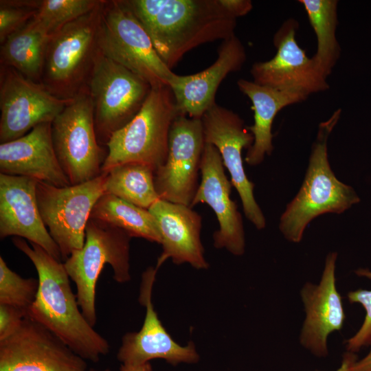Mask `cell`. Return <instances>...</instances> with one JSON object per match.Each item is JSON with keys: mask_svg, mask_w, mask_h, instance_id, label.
I'll return each instance as SVG.
<instances>
[{"mask_svg": "<svg viewBox=\"0 0 371 371\" xmlns=\"http://www.w3.org/2000/svg\"><path fill=\"white\" fill-rule=\"evenodd\" d=\"M0 371H87L86 360L45 326L25 317L0 340Z\"/></svg>", "mask_w": 371, "mask_h": 371, "instance_id": "cell-15", "label": "cell"}, {"mask_svg": "<svg viewBox=\"0 0 371 371\" xmlns=\"http://www.w3.org/2000/svg\"><path fill=\"white\" fill-rule=\"evenodd\" d=\"M38 289V279L21 277L0 256V304L10 305L27 313L36 297Z\"/></svg>", "mask_w": 371, "mask_h": 371, "instance_id": "cell-29", "label": "cell"}, {"mask_svg": "<svg viewBox=\"0 0 371 371\" xmlns=\"http://www.w3.org/2000/svg\"><path fill=\"white\" fill-rule=\"evenodd\" d=\"M12 243L32 261L38 274V293L27 317L45 326L85 360L99 361L109 353V344L82 314L64 264L41 247L30 246L22 238H14Z\"/></svg>", "mask_w": 371, "mask_h": 371, "instance_id": "cell-2", "label": "cell"}, {"mask_svg": "<svg viewBox=\"0 0 371 371\" xmlns=\"http://www.w3.org/2000/svg\"><path fill=\"white\" fill-rule=\"evenodd\" d=\"M303 5L317 38L313 58L328 78L340 57L336 37L338 24L337 0H299Z\"/></svg>", "mask_w": 371, "mask_h": 371, "instance_id": "cell-26", "label": "cell"}, {"mask_svg": "<svg viewBox=\"0 0 371 371\" xmlns=\"http://www.w3.org/2000/svg\"><path fill=\"white\" fill-rule=\"evenodd\" d=\"M205 144L201 120L179 115L170 128L167 159L155 171L160 199L190 207L199 187Z\"/></svg>", "mask_w": 371, "mask_h": 371, "instance_id": "cell-11", "label": "cell"}, {"mask_svg": "<svg viewBox=\"0 0 371 371\" xmlns=\"http://www.w3.org/2000/svg\"><path fill=\"white\" fill-rule=\"evenodd\" d=\"M51 133L56 155L71 185L89 181L102 173L107 150L97 139L87 87L54 119Z\"/></svg>", "mask_w": 371, "mask_h": 371, "instance_id": "cell-9", "label": "cell"}, {"mask_svg": "<svg viewBox=\"0 0 371 371\" xmlns=\"http://www.w3.org/2000/svg\"><path fill=\"white\" fill-rule=\"evenodd\" d=\"M107 172L76 185L56 187L37 181L36 193L42 220L59 248L62 260L82 247L91 211L105 193Z\"/></svg>", "mask_w": 371, "mask_h": 371, "instance_id": "cell-10", "label": "cell"}, {"mask_svg": "<svg viewBox=\"0 0 371 371\" xmlns=\"http://www.w3.org/2000/svg\"><path fill=\"white\" fill-rule=\"evenodd\" d=\"M101 0H41L31 21L51 36L95 8Z\"/></svg>", "mask_w": 371, "mask_h": 371, "instance_id": "cell-28", "label": "cell"}, {"mask_svg": "<svg viewBox=\"0 0 371 371\" xmlns=\"http://www.w3.org/2000/svg\"><path fill=\"white\" fill-rule=\"evenodd\" d=\"M200 168L201 181L190 207L198 203L208 205L219 225L213 234L214 246L241 256L245 250L243 218L236 202L230 198L232 184L225 173L221 156L214 146L205 143Z\"/></svg>", "mask_w": 371, "mask_h": 371, "instance_id": "cell-17", "label": "cell"}, {"mask_svg": "<svg viewBox=\"0 0 371 371\" xmlns=\"http://www.w3.org/2000/svg\"><path fill=\"white\" fill-rule=\"evenodd\" d=\"M337 252L329 253L319 284L306 282L300 291L305 319L300 335L301 345L317 357L328 355L329 335L341 330L346 315L336 286Z\"/></svg>", "mask_w": 371, "mask_h": 371, "instance_id": "cell-18", "label": "cell"}, {"mask_svg": "<svg viewBox=\"0 0 371 371\" xmlns=\"http://www.w3.org/2000/svg\"><path fill=\"white\" fill-rule=\"evenodd\" d=\"M71 99L58 98L42 84L0 65V142L16 139L36 126L52 122Z\"/></svg>", "mask_w": 371, "mask_h": 371, "instance_id": "cell-12", "label": "cell"}, {"mask_svg": "<svg viewBox=\"0 0 371 371\" xmlns=\"http://www.w3.org/2000/svg\"><path fill=\"white\" fill-rule=\"evenodd\" d=\"M340 115L339 109L319 124L303 183L280 216L279 229L289 242L300 243L317 216L343 213L360 201L355 190L336 177L328 158V139Z\"/></svg>", "mask_w": 371, "mask_h": 371, "instance_id": "cell-3", "label": "cell"}, {"mask_svg": "<svg viewBox=\"0 0 371 371\" xmlns=\"http://www.w3.org/2000/svg\"><path fill=\"white\" fill-rule=\"evenodd\" d=\"M355 273L371 280V271L368 269H359L355 271ZM348 299L350 303L360 304L366 311L361 327L346 342V351L356 353L362 348L370 346L371 342V290L351 291L348 293Z\"/></svg>", "mask_w": 371, "mask_h": 371, "instance_id": "cell-31", "label": "cell"}, {"mask_svg": "<svg viewBox=\"0 0 371 371\" xmlns=\"http://www.w3.org/2000/svg\"><path fill=\"white\" fill-rule=\"evenodd\" d=\"M36 183L32 178L0 173V238H25L61 261L59 248L40 214Z\"/></svg>", "mask_w": 371, "mask_h": 371, "instance_id": "cell-19", "label": "cell"}, {"mask_svg": "<svg viewBox=\"0 0 371 371\" xmlns=\"http://www.w3.org/2000/svg\"><path fill=\"white\" fill-rule=\"evenodd\" d=\"M172 70L192 49L235 35L236 18L220 0H122Z\"/></svg>", "mask_w": 371, "mask_h": 371, "instance_id": "cell-1", "label": "cell"}, {"mask_svg": "<svg viewBox=\"0 0 371 371\" xmlns=\"http://www.w3.org/2000/svg\"><path fill=\"white\" fill-rule=\"evenodd\" d=\"M298 25L293 18L281 25L273 39L276 55L251 66L250 73L255 83L308 96L328 89L327 77L313 56L308 57L296 41Z\"/></svg>", "mask_w": 371, "mask_h": 371, "instance_id": "cell-14", "label": "cell"}, {"mask_svg": "<svg viewBox=\"0 0 371 371\" xmlns=\"http://www.w3.org/2000/svg\"><path fill=\"white\" fill-rule=\"evenodd\" d=\"M120 371H153V368L150 362L139 365L122 364Z\"/></svg>", "mask_w": 371, "mask_h": 371, "instance_id": "cell-36", "label": "cell"}, {"mask_svg": "<svg viewBox=\"0 0 371 371\" xmlns=\"http://www.w3.org/2000/svg\"><path fill=\"white\" fill-rule=\"evenodd\" d=\"M103 1L49 36L41 84L58 98L73 99L87 87L100 52Z\"/></svg>", "mask_w": 371, "mask_h": 371, "instance_id": "cell-5", "label": "cell"}, {"mask_svg": "<svg viewBox=\"0 0 371 371\" xmlns=\"http://www.w3.org/2000/svg\"><path fill=\"white\" fill-rule=\"evenodd\" d=\"M52 123L40 124L25 135L0 144L1 173L26 177L56 187L71 185L53 146Z\"/></svg>", "mask_w": 371, "mask_h": 371, "instance_id": "cell-22", "label": "cell"}, {"mask_svg": "<svg viewBox=\"0 0 371 371\" xmlns=\"http://www.w3.org/2000/svg\"><path fill=\"white\" fill-rule=\"evenodd\" d=\"M90 218L119 228L131 237L161 244L157 222L147 209L104 193L95 204Z\"/></svg>", "mask_w": 371, "mask_h": 371, "instance_id": "cell-24", "label": "cell"}, {"mask_svg": "<svg viewBox=\"0 0 371 371\" xmlns=\"http://www.w3.org/2000/svg\"><path fill=\"white\" fill-rule=\"evenodd\" d=\"M87 87L93 104L97 139L102 146H106L111 136L135 117L151 89L148 82L100 50Z\"/></svg>", "mask_w": 371, "mask_h": 371, "instance_id": "cell-8", "label": "cell"}, {"mask_svg": "<svg viewBox=\"0 0 371 371\" xmlns=\"http://www.w3.org/2000/svg\"><path fill=\"white\" fill-rule=\"evenodd\" d=\"M41 0L0 1V43L25 26L34 16Z\"/></svg>", "mask_w": 371, "mask_h": 371, "instance_id": "cell-30", "label": "cell"}, {"mask_svg": "<svg viewBox=\"0 0 371 371\" xmlns=\"http://www.w3.org/2000/svg\"><path fill=\"white\" fill-rule=\"evenodd\" d=\"M27 313L16 307L0 304V340H3L12 333L21 325Z\"/></svg>", "mask_w": 371, "mask_h": 371, "instance_id": "cell-32", "label": "cell"}, {"mask_svg": "<svg viewBox=\"0 0 371 371\" xmlns=\"http://www.w3.org/2000/svg\"><path fill=\"white\" fill-rule=\"evenodd\" d=\"M49 35L30 21L1 44L0 65L10 67L41 83Z\"/></svg>", "mask_w": 371, "mask_h": 371, "instance_id": "cell-25", "label": "cell"}, {"mask_svg": "<svg viewBox=\"0 0 371 371\" xmlns=\"http://www.w3.org/2000/svg\"><path fill=\"white\" fill-rule=\"evenodd\" d=\"M370 346V351L364 357L357 361L353 371H371V342Z\"/></svg>", "mask_w": 371, "mask_h": 371, "instance_id": "cell-35", "label": "cell"}, {"mask_svg": "<svg viewBox=\"0 0 371 371\" xmlns=\"http://www.w3.org/2000/svg\"><path fill=\"white\" fill-rule=\"evenodd\" d=\"M155 218L161 238L159 268L169 258L175 264L188 263L196 269H207L201 240L202 218L190 206L159 199L148 209Z\"/></svg>", "mask_w": 371, "mask_h": 371, "instance_id": "cell-21", "label": "cell"}, {"mask_svg": "<svg viewBox=\"0 0 371 371\" xmlns=\"http://www.w3.org/2000/svg\"><path fill=\"white\" fill-rule=\"evenodd\" d=\"M98 44L105 56L148 82L168 85L175 73L157 53L148 34L122 0H104Z\"/></svg>", "mask_w": 371, "mask_h": 371, "instance_id": "cell-7", "label": "cell"}, {"mask_svg": "<svg viewBox=\"0 0 371 371\" xmlns=\"http://www.w3.org/2000/svg\"><path fill=\"white\" fill-rule=\"evenodd\" d=\"M87 371H110V370L109 369H104V370H87Z\"/></svg>", "mask_w": 371, "mask_h": 371, "instance_id": "cell-37", "label": "cell"}, {"mask_svg": "<svg viewBox=\"0 0 371 371\" xmlns=\"http://www.w3.org/2000/svg\"><path fill=\"white\" fill-rule=\"evenodd\" d=\"M358 359L356 353L346 351L343 355L340 366L334 371H353V367Z\"/></svg>", "mask_w": 371, "mask_h": 371, "instance_id": "cell-34", "label": "cell"}, {"mask_svg": "<svg viewBox=\"0 0 371 371\" xmlns=\"http://www.w3.org/2000/svg\"><path fill=\"white\" fill-rule=\"evenodd\" d=\"M201 120L205 142L218 150L230 174L232 186L239 194L246 217L256 229H264L265 217L254 198V183L246 175L242 157L243 149H248L253 144L254 135L237 113L216 103Z\"/></svg>", "mask_w": 371, "mask_h": 371, "instance_id": "cell-13", "label": "cell"}, {"mask_svg": "<svg viewBox=\"0 0 371 371\" xmlns=\"http://www.w3.org/2000/svg\"><path fill=\"white\" fill-rule=\"evenodd\" d=\"M247 59L244 45L236 35L223 41L216 60L205 69L190 75L176 74L169 87L179 115L201 119L215 102L221 82L230 73L241 69Z\"/></svg>", "mask_w": 371, "mask_h": 371, "instance_id": "cell-20", "label": "cell"}, {"mask_svg": "<svg viewBox=\"0 0 371 371\" xmlns=\"http://www.w3.org/2000/svg\"><path fill=\"white\" fill-rule=\"evenodd\" d=\"M105 193L147 210L160 199L155 186V170L139 163L120 165L109 170Z\"/></svg>", "mask_w": 371, "mask_h": 371, "instance_id": "cell-27", "label": "cell"}, {"mask_svg": "<svg viewBox=\"0 0 371 371\" xmlns=\"http://www.w3.org/2000/svg\"><path fill=\"white\" fill-rule=\"evenodd\" d=\"M131 238L119 228L89 218L84 245L72 252L63 262L69 278L76 286L81 311L92 326L97 322V282L104 266H111L117 282L126 283L131 279Z\"/></svg>", "mask_w": 371, "mask_h": 371, "instance_id": "cell-6", "label": "cell"}, {"mask_svg": "<svg viewBox=\"0 0 371 371\" xmlns=\"http://www.w3.org/2000/svg\"><path fill=\"white\" fill-rule=\"evenodd\" d=\"M225 9L235 18L247 14L253 8L250 0H220Z\"/></svg>", "mask_w": 371, "mask_h": 371, "instance_id": "cell-33", "label": "cell"}, {"mask_svg": "<svg viewBox=\"0 0 371 371\" xmlns=\"http://www.w3.org/2000/svg\"><path fill=\"white\" fill-rule=\"evenodd\" d=\"M178 115L171 88L151 87L139 113L111 136L102 172L128 163L146 164L155 171L167 159L170 128Z\"/></svg>", "mask_w": 371, "mask_h": 371, "instance_id": "cell-4", "label": "cell"}, {"mask_svg": "<svg viewBox=\"0 0 371 371\" xmlns=\"http://www.w3.org/2000/svg\"><path fill=\"white\" fill-rule=\"evenodd\" d=\"M157 270L150 267L142 273L139 302L146 308L144 320L139 331L122 337L117 358L124 365L142 364L155 359H164L172 366L196 363L200 357L194 344L192 341L185 346L177 344L154 308L152 292Z\"/></svg>", "mask_w": 371, "mask_h": 371, "instance_id": "cell-16", "label": "cell"}, {"mask_svg": "<svg viewBox=\"0 0 371 371\" xmlns=\"http://www.w3.org/2000/svg\"><path fill=\"white\" fill-rule=\"evenodd\" d=\"M237 85L239 90L250 99L254 113V123L247 126L254 140L247 149L245 161L250 166H257L273 150L271 128L278 113L287 106L304 102L308 96L302 93L260 85L243 78L237 81Z\"/></svg>", "mask_w": 371, "mask_h": 371, "instance_id": "cell-23", "label": "cell"}]
</instances>
